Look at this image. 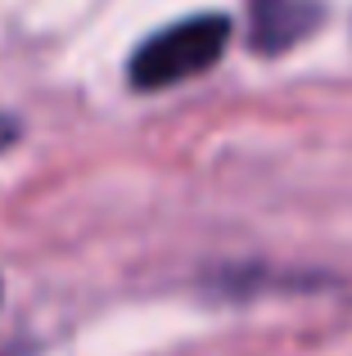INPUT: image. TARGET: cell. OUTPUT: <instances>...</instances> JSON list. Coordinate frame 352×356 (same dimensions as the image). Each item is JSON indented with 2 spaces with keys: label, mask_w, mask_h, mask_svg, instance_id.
<instances>
[{
  "label": "cell",
  "mask_w": 352,
  "mask_h": 356,
  "mask_svg": "<svg viewBox=\"0 0 352 356\" xmlns=\"http://www.w3.org/2000/svg\"><path fill=\"white\" fill-rule=\"evenodd\" d=\"M230 32H235V23H230L226 14H212V9L176 18V23L150 32L131 50V59H127V81H131V90H141V95L181 86V81L208 72L212 63H221V54H226V45H230Z\"/></svg>",
  "instance_id": "obj_1"
},
{
  "label": "cell",
  "mask_w": 352,
  "mask_h": 356,
  "mask_svg": "<svg viewBox=\"0 0 352 356\" xmlns=\"http://www.w3.org/2000/svg\"><path fill=\"white\" fill-rule=\"evenodd\" d=\"M326 23L321 0H248V50L271 59L303 45Z\"/></svg>",
  "instance_id": "obj_2"
},
{
  "label": "cell",
  "mask_w": 352,
  "mask_h": 356,
  "mask_svg": "<svg viewBox=\"0 0 352 356\" xmlns=\"http://www.w3.org/2000/svg\"><path fill=\"white\" fill-rule=\"evenodd\" d=\"M18 140H23V122L14 113H0V154H9Z\"/></svg>",
  "instance_id": "obj_3"
},
{
  "label": "cell",
  "mask_w": 352,
  "mask_h": 356,
  "mask_svg": "<svg viewBox=\"0 0 352 356\" xmlns=\"http://www.w3.org/2000/svg\"><path fill=\"white\" fill-rule=\"evenodd\" d=\"M0 356H23V352H0Z\"/></svg>",
  "instance_id": "obj_4"
}]
</instances>
